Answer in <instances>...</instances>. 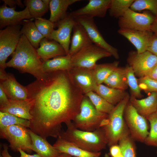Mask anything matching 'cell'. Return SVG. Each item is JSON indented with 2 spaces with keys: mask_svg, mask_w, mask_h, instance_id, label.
<instances>
[{
  "mask_svg": "<svg viewBox=\"0 0 157 157\" xmlns=\"http://www.w3.org/2000/svg\"><path fill=\"white\" fill-rule=\"evenodd\" d=\"M26 87L32 101L29 129L45 139L57 138L62 124L72 123L80 110L84 94L67 71L47 73Z\"/></svg>",
  "mask_w": 157,
  "mask_h": 157,
  "instance_id": "6da1fadb",
  "label": "cell"
},
{
  "mask_svg": "<svg viewBox=\"0 0 157 157\" xmlns=\"http://www.w3.org/2000/svg\"><path fill=\"white\" fill-rule=\"evenodd\" d=\"M42 63L36 49L22 34L11 59L6 63V67L15 68L21 73L30 74L36 79H41L47 74L42 70Z\"/></svg>",
  "mask_w": 157,
  "mask_h": 157,
  "instance_id": "7a4b0ae2",
  "label": "cell"
},
{
  "mask_svg": "<svg viewBox=\"0 0 157 157\" xmlns=\"http://www.w3.org/2000/svg\"><path fill=\"white\" fill-rule=\"evenodd\" d=\"M67 126L66 131H62L58 137L90 152H98L106 148L107 145V139L104 132L100 127L94 131L89 132L76 128L73 123Z\"/></svg>",
  "mask_w": 157,
  "mask_h": 157,
  "instance_id": "3957f363",
  "label": "cell"
},
{
  "mask_svg": "<svg viewBox=\"0 0 157 157\" xmlns=\"http://www.w3.org/2000/svg\"><path fill=\"white\" fill-rule=\"evenodd\" d=\"M130 97L128 93L115 106L101 124L100 127L104 132L107 145L109 147L118 144L121 138L125 133L129 132L124 119V114Z\"/></svg>",
  "mask_w": 157,
  "mask_h": 157,
  "instance_id": "277c9868",
  "label": "cell"
},
{
  "mask_svg": "<svg viewBox=\"0 0 157 157\" xmlns=\"http://www.w3.org/2000/svg\"><path fill=\"white\" fill-rule=\"evenodd\" d=\"M108 115V114L98 111L89 98L84 94L80 112L72 123L76 128L80 130L92 132L100 128L102 122Z\"/></svg>",
  "mask_w": 157,
  "mask_h": 157,
  "instance_id": "5b68a950",
  "label": "cell"
},
{
  "mask_svg": "<svg viewBox=\"0 0 157 157\" xmlns=\"http://www.w3.org/2000/svg\"><path fill=\"white\" fill-rule=\"evenodd\" d=\"M1 138L6 139L9 147L14 151L21 149L30 153L32 150V142L29 129L22 126L12 125L0 130Z\"/></svg>",
  "mask_w": 157,
  "mask_h": 157,
  "instance_id": "8992f818",
  "label": "cell"
},
{
  "mask_svg": "<svg viewBox=\"0 0 157 157\" xmlns=\"http://www.w3.org/2000/svg\"><path fill=\"white\" fill-rule=\"evenodd\" d=\"M124 117L131 137L134 140L144 142L149 132L146 118L140 115L129 102L124 110Z\"/></svg>",
  "mask_w": 157,
  "mask_h": 157,
  "instance_id": "52a82bcc",
  "label": "cell"
},
{
  "mask_svg": "<svg viewBox=\"0 0 157 157\" xmlns=\"http://www.w3.org/2000/svg\"><path fill=\"white\" fill-rule=\"evenodd\" d=\"M20 24L0 30V69L5 70L6 61L15 50L22 35Z\"/></svg>",
  "mask_w": 157,
  "mask_h": 157,
  "instance_id": "ba28073f",
  "label": "cell"
},
{
  "mask_svg": "<svg viewBox=\"0 0 157 157\" xmlns=\"http://www.w3.org/2000/svg\"><path fill=\"white\" fill-rule=\"evenodd\" d=\"M111 56L109 52L93 43L84 47L71 57L72 67L94 68L98 60Z\"/></svg>",
  "mask_w": 157,
  "mask_h": 157,
  "instance_id": "9c48e42d",
  "label": "cell"
},
{
  "mask_svg": "<svg viewBox=\"0 0 157 157\" xmlns=\"http://www.w3.org/2000/svg\"><path fill=\"white\" fill-rule=\"evenodd\" d=\"M155 17L147 11L138 13L129 9L119 18L120 28L140 31H151V25Z\"/></svg>",
  "mask_w": 157,
  "mask_h": 157,
  "instance_id": "30bf717a",
  "label": "cell"
},
{
  "mask_svg": "<svg viewBox=\"0 0 157 157\" xmlns=\"http://www.w3.org/2000/svg\"><path fill=\"white\" fill-rule=\"evenodd\" d=\"M127 61L135 76L139 78L147 76L157 65V57L148 51L140 53L131 51L129 53Z\"/></svg>",
  "mask_w": 157,
  "mask_h": 157,
  "instance_id": "8fae6325",
  "label": "cell"
},
{
  "mask_svg": "<svg viewBox=\"0 0 157 157\" xmlns=\"http://www.w3.org/2000/svg\"><path fill=\"white\" fill-rule=\"evenodd\" d=\"M73 17L76 21L83 27L93 43L109 52L115 59L119 58L118 50L104 40L99 31L93 17L86 16Z\"/></svg>",
  "mask_w": 157,
  "mask_h": 157,
  "instance_id": "7c38bea8",
  "label": "cell"
},
{
  "mask_svg": "<svg viewBox=\"0 0 157 157\" xmlns=\"http://www.w3.org/2000/svg\"><path fill=\"white\" fill-rule=\"evenodd\" d=\"M0 86L9 99L25 100L28 99L26 86L20 84L13 74L7 73L5 70L0 69Z\"/></svg>",
  "mask_w": 157,
  "mask_h": 157,
  "instance_id": "4fadbf2b",
  "label": "cell"
},
{
  "mask_svg": "<svg viewBox=\"0 0 157 157\" xmlns=\"http://www.w3.org/2000/svg\"><path fill=\"white\" fill-rule=\"evenodd\" d=\"M75 18L70 13L64 19L56 23L57 30H54L48 39L55 40L63 48L66 55L69 54L72 32L76 22Z\"/></svg>",
  "mask_w": 157,
  "mask_h": 157,
  "instance_id": "5bb4252c",
  "label": "cell"
},
{
  "mask_svg": "<svg viewBox=\"0 0 157 157\" xmlns=\"http://www.w3.org/2000/svg\"><path fill=\"white\" fill-rule=\"evenodd\" d=\"M68 71L74 83L84 94L91 91L95 92L97 84L93 68L72 67Z\"/></svg>",
  "mask_w": 157,
  "mask_h": 157,
  "instance_id": "9a60e30c",
  "label": "cell"
},
{
  "mask_svg": "<svg viewBox=\"0 0 157 157\" xmlns=\"http://www.w3.org/2000/svg\"><path fill=\"white\" fill-rule=\"evenodd\" d=\"M117 32L134 46L138 53L147 51L154 35L151 31H142L119 28Z\"/></svg>",
  "mask_w": 157,
  "mask_h": 157,
  "instance_id": "2e32d148",
  "label": "cell"
},
{
  "mask_svg": "<svg viewBox=\"0 0 157 157\" xmlns=\"http://www.w3.org/2000/svg\"><path fill=\"white\" fill-rule=\"evenodd\" d=\"M111 0H90L84 6L70 14L73 17L86 16L92 17H104L109 10Z\"/></svg>",
  "mask_w": 157,
  "mask_h": 157,
  "instance_id": "e0dca14e",
  "label": "cell"
},
{
  "mask_svg": "<svg viewBox=\"0 0 157 157\" xmlns=\"http://www.w3.org/2000/svg\"><path fill=\"white\" fill-rule=\"evenodd\" d=\"M16 7H8L4 3L0 8V28L2 29L6 26L20 24L22 21L31 18L27 7L23 10L17 11Z\"/></svg>",
  "mask_w": 157,
  "mask_h": 157,
  "instance_id": "ac0fdd59",
  "label": "cell"
},
{
  "mask_svg": "<svg viewBox=\"0 0 157 157\" xmlns=\"http://www.w3.org/2000/svg\"><path fill=\"white\" fill-rule=\"evenodd\" d=\"M32 104L29 99L25 100L9 99L6 104L0 106V110L30 121L32 119L30 111Z\"/></svg>",
  "mask_w": 157,
  "mask_h": 157,
  "instance_id": "d6986e66",
  "label": "cell"
},
{
  "mask_svg": "<svg viewBox=\"0 0 157 157\" xmlns=\"http://www.w3.org/2000/svg\"><path fill=\"white\" fill-rule=\"evenodd\" d=\"M129 102L141 115L147 117L157 111V92H152L141 99L131 95Z\"/></svg>",
  "mask_w": 157,
  "mask_h": 157,
  "instance_id": "ffe728a7",
  "label": "cell"
},
{
  "mask_svg": "<svg viewBox=\"0 0 157 157\" xmlns=\"http://www.w3.org/2000/svg\"><path fill=\"white\" fill-rule=\"evenodd\" d=\"M48 39L45 38L42 39L40 43V47L36 49L38 56L43 62L52 58L66 55L65 49L59 43Z\"/></svg>",
  "mask_w": 157,
  "mask_h": 157,
  "instance_id": "44dd1931",
  "label": "cell"
},
{
  "mask_svg": "<svg viewBox=\"0 0 157 157\" xmlns=\"http://www.w3.org/2000/svg\"><path fill=\"white\" fill-rule=\"evenodd\" d=\"M72 31L73 35L68 54L71 56L84 47L93 43L84 28L76 21Z\"/></svg>",
  "mask_w": 157,
  "mask_h": 157,
  "instance_id": "7402d4cb",
  "label": "cell"
},
{
  "mask_svg": "<svg viewBox=\"0 0 157 157\" xmlns=\"http://www.w3.org/2000/svg\"><path fill=\"white\" fill-rule=\"evenodd\" d=\"M53 146L60 153H65L75 157H99L101 152L94 153L83 150L59 137Z\"/></svg>",
  "mask_w": 157,
  "mask_h": 157,
  "instance_id": "603a6c76",
  "label": "cell"
},
{
  "mask_svg": "<svg viewBox=\"0 0 157 157\" xmlns=\"http://www.w3.org/2000/svg\"><path fill=\"white\" fill-rule=\"evenodd\" d=\"M29 129L32 145V150L41 157H58L60 153L45 139Z\"/></svg>",
  "mask_w": 157,
  "mask_h": 157,
  "instance_id": "cb8c5ba5",
  "label": "cell"
},
{
  "mask_svg": "<svg viewBox=\"0 0 157 157\" xmlns=\"http://www.w3.org/2000/svg\"><path fill=\"white\" fill-rule=\"evenodd\" d=\"M79 0H50L49 8L50 15L49 20L56 23L65 18L67 15V11L69 6Z\"/></svg>",
  "mask_w": 157,
  "mask_h": 157,
  "instance_id": "d4e9b609",
  "label": "cell"
},
{
  "mask_svg": "<svg viewBox=\"0 0 157 157\" xmlns=\"http://www.w3.org/2000/svg\"><path fill=\"white\" fill-rule=\"evenodd\" d=\"M94 92L115 106L128 93L125 90L110 88L102 84H97Z\"/></svg>",
  "mask_w": 157,
  "mask_h": 157,
  "instance_id": "484cf974",
  "label": "cell"
},
{
  "mask_svg": "<svg viewBox=\"0 0 157 157\" xmlns=\"http://www.w3.org/2000/svg\"><path fill=\"white\" fill-rule=\"evenodd\" d=\"M71 56L69 54L43 62L42 69L45 73L67 71L72 68Z\"/></svg>",
  "mask_w": 157,
  "mask_h": 157,
  "instance_id": "4316f807",
  "label": "cell"
},
{
  "mask_svg": "<svg viewBox=\"0 0 157 157\" xmlns=\"http://www.w3.org/2000/svg\"><path fill=\"white\" fill-rule=\"evenodd\" d=\"M110 88L125 90L128 87L125 67H118L104 81Z\"/></svg>",
  "mask_w": 157,
  "mask_h": 157,
  "instance_id": "83f0119b",
  "label": "cell"
},
{
  "mask_svg": "<svg viewBox=\"0 0 157 157\" xmlns=\"http://www.w3.org/2000/svg\"><path fill=\"white\" fill-rule=\"evenodd\" d=\"M21 29V33L36 49L39 48L41 40L45 38L38 29L34 22L31 20H25Z\"/></svg>",
  "mask_w": 157,
  "mask_h": 157,
  "instance_id": "f1b7e54d",
  "label": "cell"
},
{
  "mask_svg": "<svg viewBox=\"0 0 157 157\" xmlns=\"http://www.w3.org/2000/svg\"><path fill=\"white\" fill-rule=\"evenodd\" d=\"M50 0H25L24 3L28 9L32 18L41 17L49 8Z\"/></svg>",
  "mask_w": 157,
  "mask_h": 157,
  "instance_id": "f546056e",
  "label": "cell"
},
{
  "mask_svg": "<svg viewBox=\"0 0 157 157\" xmlns=\"http://www.w3.org/2000/svg\"><path fill=\"white\" fill-rule=\"evenodd\" d=\"M119 62L97 64L93 68L94 77L97 84L104 83L110 75L118 67Z\"/></svg>",
  "mask_w": 157,
  "mask_h": 157,
  "instance_id": "4dcf8cb0",
  "label": "cell"
},
{
  "mask_svg": "<svg viewBox=\"0 0 157 157\" xmlns=\"http://www.w3.org/2000/svg\"><path fill=\"white\" fill-rule=\"evenodd\" d=\"M134 141L129 132L125 133L119 139L118 144L123 157H137Z\"/></svg>",
  "mask_w": 157,
  "mask_h": 157,
  "instance_id": "1f68e13d",
  "label": "cell"
},
{
  "mask_svg": "<svg viewBox=\"0 0 157 157\" xmlns=\"http://www.w3.org/2000/svg\"><path fill=\"white\" fill-rule=\"evenodd\" d=\"M14 125H20L29 128L30 121L8 113L0 111V130Z\"/></svg>",
  "mask_w": 157,
  "mask_h": 157,
  "instance_id": "d6a6232c",
  "label": "cell"
},
{
  "mask_svg": "<svg viewBox=\"0 0 157 157\" xmlns=\"http://www.w3.org/2000/svg\"><path fill=\"white\" fill-rule=\"evenodd\" d=\"M134 0H111L109 9L110 15L116 18L122 17Z\"/></svg>",
  "mask_w": 157,
  "mask_h": 157,
  "instance_id": "836d02e7",
  "label": "cell"
},
{
  "mask_svg": "<svg viewBox=\"0 0 157 157\" xmlns=\"http://www.w3.org/2000/svg\"><path fill=\"white\" fill-rule=\"evenodd\" d=\"M85 95L89 98L96 109L101 113L108 114L115 106L95 92L91 91Z\"/></svg>",
  "mask_w": 157,
  "mask_h": 157,
  "instance_id": "e575fe53",
  "label": "cell"
},
{
  "mask_svg": "<svg viewBox=\"0 0 157 157\" xmlns=\"http://www.w3.org/2000/svg\"><path fill=\"white\" fill-rule=\"evenodd\" d=\"M125 68L127 84L130 89L131 95L138 99L141 98L143 96L141 93V90L139 85L138 79L133 69L128 65Z\"/></svg>",
  "mask_w": 157,
  "mask_h": 157,
  "instance_id": "d590c367",
  "label": "cell"
},
{
  "mask_svg": "<svg viewBox=\"0 0 157 157\" xmlns=\"http://www.w3.org/2000/svg\"><path fill=\"white\" fill-rule=\"evenodd\" d=\"M146 118L150 123V129L144 142L148 146L157 147V111Z\"/></svg>",
  "mask_w": 157,
  "mask_h": 157,
  "instance_id": "8d00e7d4",
  "label": "cell"
},
{
  "mask_svg": "<svg viewBox=\"0 0 157 157\" xmlns=\"http://www.w3.org/2000/svg\"><path fill=\"white\" fill-rule=\"evenodd\" d=\"M130 8L135 12L143 10H149L156 16L157 15V0H135Z\"/></svg>",
  "mask_w": 157,
  "mask_h": 157,
  "instance_id": "74e56055",
  "label": "cell"
},
{
  "mask_svg": "<svg viewBox=\"0 0 157 157\" xmlns=\"http://www.w3.org/2000/svg\"><path fill=\"white\" fill-rule=\"evenodd\" d=\"M35 24L39 31L45 38L48 39L51 33L56 27V24L49 19L38 18L35 19Z\"/></svg>",
  "mask_w": 157,
  "mask_h": 157,
  "instance_id": "f35d334b",
  "label": "cell"
},
{
  "mask_svg": "<svg viewBox=\"0 0 157 157\" xmlns=\"http://www.w3.org/2000/svg\"><path fill=\"white\" fill-rule=\"evenodd\" d=\"M138 81L141 90L146 93L157 92V81L147 76L139 78Z\"/></svg>",
  "mask_w": 157,
  "mask_h": 157,
  "instance_id": "ab89813d",
  "label": "cell"
},
{
  "mask_svg": "<svg viewBox=\"0 0 157 157\" xmlns=\"http://www.w3.org/2000/svg\"><path fill=\"white\" fill-rule=\"evenodd\" d=\"M3 147V149L1 151L0 157H13L10 155L8 153V146L6 144H4ZM19 152L20 154V157H41L38 154L33 155L27 154L21 149L19 150Z\"/></svg>",
  "mask_w": 157,
  "mask_h": 157,
  "instance_id": "60d3db41",
  "label": "cell"
},
{
  "mask_svg": "<svg viewBox=\"0 0 157 157\" xmlns=\"http://www.w3.org/2000/svg\"><path fill=\"white\" fill-rule=\"evenodd\" d=\"M147 51L151 52L157 57V37L154 34Z\"/></svg>",
  "mask_w": 157,
  "mask_h": 157,
  "instance_id": "b9f144b4",
  "label": "cell"
},
{
  "mask_svg": "<svg viewBox=\"0 0 157 157\" xmlns=\"http://www.w3.org/2000/svg\"><path fill=\"white\" fill-rule=\"evenodd\" d=\"M4 3L9 6L10 8L16 7L17 5L21 8H23L24 5L21 0H3Z\"/></svg>",
  "mask_w": 157,
  "mask_h": 157,
  "instance_id": "7bdbcfd3",
  "label": "cell"
},
{
  "mask_svg": "<svg viewBox=\"0 0 157 157\" xmlns=\"http://www.w3.org/2000/svg\"><path fill=\"white\" fill-rule=\"evenodd\" d=\"M109 154L111 157H115L121 153L118 144L113 145L110 147Z\"/></svg>",
  "mask_w": 157,
  "mask_h": 157,
  "instance_id": "ee69618b",
  "label": "cell"
},
{
  "mask_svg": "<svg viewBox=\"0 0 157 157\" xmlns=\"http://www.w3.org/2000/svg\"><path fill=\"white\" fill-rule=\"evenodd\" d=\"M9 99L1 87L0 86V106L6 104Z\"/></svg>",
  "mask_w": 157,
  "mask_h": 157,
  "instance_id": "f6af8a7d",
  "label": "cell"
},
{
  "mask_svg": "<svg viewBox=\"0 0 157 157\" xmlns=\"http://www.w3.org/2000/svg\"><path fill=\"white\" fill-rule=\"evenodd\" d=\"M146 76L151 79L157 81V65Z\"/></svg>",
  "mask_w": 157,
  "mask_h": 157,
  "instance_id": "bcb514c9",
  "label": "cell"
},
{
  "mask_svg": "<svg viewBox=\"0 0 157 157\" xmlns=\"http://www.w3.org/2000/svg\"><path fill=\"white\" fill-rule=\"evenodd\" d=\"M151 31L157 37V15L155 16L154 20L151 25Z\"/></svg>",
  "mask_w": 157,
  "mask_h": 157,
  "instance_id": "7dc6e473",
  "label": "cell"
},
{
  "mask_svg": "<svg viewBox=\"0 0 157 157\" xmlns=\"http://www.w3.org/2000/svg\"><path fill=\"white\" fill-rule=\"evenodd\" d=\"M58 157H75L65 153H60Z\"/></svg>",
  "mask_w": 157,
  "mask_h": 157,
  "instance_id": "c3c4849f",
  "label": "cell"
},
{
  "mask_svg": "<svg viewBox=\"0 0 157 157\" xmlns=\"http://www.w3.org/2000/svg\"><path fill=\"white\" fill-rule=\"evenodd\" d=\"M104 157H110L109 154L106 153L105 154Z\"/></svg>",
  "mask_w": 157,
  "mask_h": 157,
  "instance_id": "681fc988",
  "label": "cell"
},
{
  "mask_svg": "<svg viewBox=\"0 0 157 157\" xmlns=\"http://www.w3.org/2000/svg\"><path fill=\"white\" fill-rule=\"evenodd\" d=\"M115 157H123L122 154L121 153V154L119 155H118L117 156H116Z\"/></svg>",
  "mask_w": 157,
  "mask_h": 157,
  "instance_id": "f907efd6",
  "label": "cell"
},
{
  "mask_svg": "<svg viewBox=\"0 0 157 157\" xmlns=\"http://www.w3.org/2000/svg\"><path fill=\"white\" fill-rule=\"evenodd\" d=\"M156 153H157V151H156Z\"/></svg>",
  "mask_w": 157,
  "mask_h": 157,
  "instance_id": "816d5d0a",
  "label": "cell"
}]
</instances>
